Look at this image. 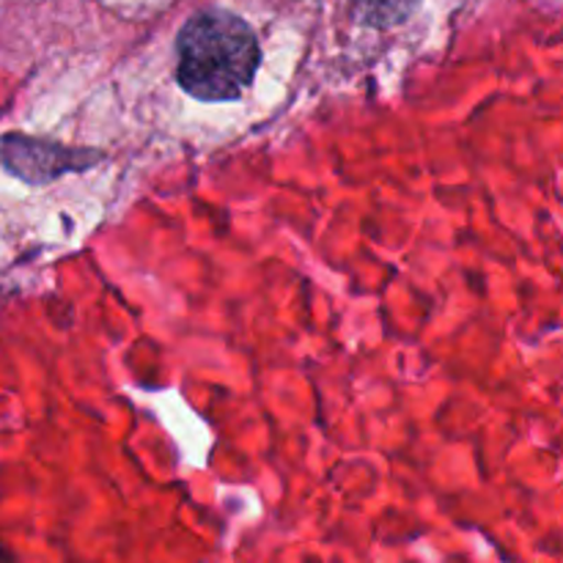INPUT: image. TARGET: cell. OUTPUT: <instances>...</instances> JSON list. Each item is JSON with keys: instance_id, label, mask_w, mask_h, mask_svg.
I'll use <instances>...</instances> for the list:
<instances>
[{"instance_id": "cell-1", "label": "cell", "mask_w": 563, "mask_h": 563, "mask_svg": "<svg viewBox=\"0 0 563 563\" xmlns=\"http://www.w3.org/2000/svg\"><path fill=\"white\" fill-rule=\"evenodd\" d=\"M258 69V42L229 11H203L176 38V80L201 102L240 99Z\"/></svg>"}, {"instance_id": "cell-2", "label": "cell", "mask_w": 563, "mask_h": 563, "mask_svg": "<svg viewBox=\"0 0 563 563\" xmlns=\"http://www.w3.org/2000/svg\"><path fill=\"white\" fill-rule=\"evenodd\" d=\"M0 157L3 163L14 170L16 176L31 181H47L55 179L58 174L69 168H82V165L97 163V157H88V154H77L71 148L49 146V143L27 141V137H5L0 143Z\"/></svg>"}, {"instance_id": "cell-3", "label": "cell", "mask_w": 563, "mask_h": 563, "mask_svg": "<svg viewBox=\"0 0 563 563\" xmlns=\"http://www.w3.org/2000/svg\"><path fill=\"white\" fill-rule=\"evenodd\" d=\"M418 0H352L355 5V14L363 22H372V25H394L401 22L412 11Z\"/></svg>"}]
</instances>
